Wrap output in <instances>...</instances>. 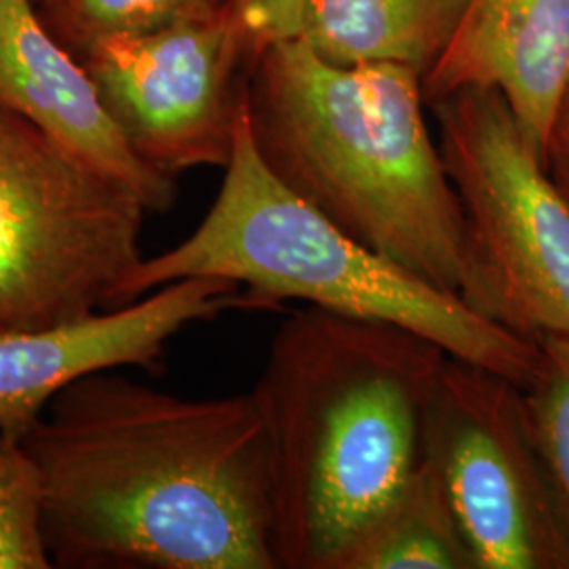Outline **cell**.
<instances>
[{
  "label": "cell",
  "instance_id": "ac0fdd59",
  "mask_svg": "<svg viewBox=\"0 0 569 569\" xmlns=\"http://www.w3.org/2000/svg\"><path fill=\"white\" fill-rule=\"evenodd\" d=\"M550 152L563 154L569 159V87L561 100V106H559V112H557L552 140H550Z\"/></svg>",
  "mask_w": 569,
  "mask_h": 569
},
{
  "label": "cell",
  "instance_id": "2e32d148",
  "mask_svg": "<svg viewBox=\"0 0 569 569\" xmlns=\"http://www.w3.org/2000/svg\"><path fill=\"white\" fill-rule=\"evenodd\" d=\"M42 540L41 472L26 446L0 430V569H51Z\"/></svg>",
  "mask_w": 569,
  "mask_h": 569
},
{
  "label": "cell",
  "instance_id": "5b68a950",
  "mask_svg": "<svg viewBox=\"0 0 569 569\" xmlns=\"http://www.w3.org/2000/svg\"><path fill=\"white\" fill-rule=\"evenodd\" d=\"M465 211L458 296L489 323L540 342L569 338V199L496 89L428 106Z\"/></svg>",
  "mask_w": 569,
  "mask_h": 569
},
{
  "label": "cell",
  "instance_id": "30bf717a",
  "mask_svg": "<svg viewBox=\"0 0 569 569\" xmlns=\"http://www.w3.org/2000/svg\"><path fill=\"white\" fill-rule=\"evenodd\" d=\"M0 106L127 186L148 211L176 203V178L129 148L82 61L51 34L32 0H0Z\"/></svg>",
  "mask_w": 569,
  "mask_h": 569
},
{
  "label": "cell",
  "instance_id": "8992f818",
  "mask_svg": "<svg viewBox=\"0 0 569 569\" xmlns=\"http://www.w3.org/2000/svg\"><path fill=\"white\" fill-rule=\"evenodd\" d=\"M146 211L127 186L0 106V333L114 308L142 264Z\"/></svg>",
  "mask_w": 569,
  "mask_h": 569
},
{
  "label": "cell",
  "instance_id": "5bb4252c",
  "mask_svg": "<svg viewBox=\"0 0 569 569\" xmlns=\"http://www.w3.org/2000/svg\"><path fill=\"white\" fill-rule=\"evenodd\" d=\"M226 0H53L41 7L44 26L77 58L96 42L138 37L218 13Z\"/></svg>",
  "mask_w": 569,
  "mask_h": 569
},
{
  "label": "cell",
  "instance_id": "7c38bea8",
  "mask_svg": "<svg viewBox=\"0 0 569 569\" xmlns=\"http://www.w3.org/2000/svg\"><path fill=\"white\" fill-rule=\"evenodd\" d=\"M465 7L467 0H306L300 41L338 66L399 63L425 77Z\"/></svg>",
  "mask_w": 569,
  "mask_h": 569
},
{
  "label": "cell",
  "instance_id": "ba28073f",
  "mask_svg": "<svg viewBox=\"0 0 569 569\" xmlns=\"http://www.w3.org/2000/svg\"><path fill=\"white\" fill-rule=\"evenodd\" d=\"M79 60L143 163L171 178L228 164L249 68L228 0L207 18L96 42Z\"/></svg>",
  "mask_w": 569,
  "mask_h": 569
},
{
  "label": "cell",
  "instance_id": "d6986e66",
  "mask_svg": "<svg viewBox=\"0 0 569 569\" xmlns=\"http://www.w3.org/2000/svg\"><path fill=\"white\" fill-rule=\"evenodd\" d=\"M550 176L555 178L557 186L563 190V194L569 199V159L563 154L550 152L549 154Z\"/></svg>",
  "mask_w": 569,
  "mask_h": 569
},
{
  "label": "cell",
  "instance_id": "4fadbf2b",
  "mask_svg": "<svg viewBox=\"0 0 569 569\" xmlns=\"http://www.w3.org/2000/svg\"><path fill=\"white\" fill-rule=\"evenodd\" d=\"M338 569H479L446 488L425 456L355 536Z\"/></svg>",
  "mask_w": 569,
  "mask_h": 569
},
{
  "label": "cell",
  "instance_id": "8fae6325",
  "mask_svg": "<svg viewBox=\"0 0 569 569\" xmlns=\"http://www.w3.org/2000/svg\"><path fill=\"white\" fill-rule=\"evenodd\" d=\"M568 87L569 0H467L422 77L427 106L465 89H496L547 161Z\"/></svg>",
  "mask_w": 569,
  "mask_h": 569
},
{
  "label": "cell",
  "instance_id": "9a60e30c",
  "mask_svg": "<svg viewBox=\"0 0 569 569\" xmlns=\"http://www.w3.org/2000/svg\"><path fill=\"white\" fill-rule=\"evenodd\" d=\"M540 363L523 387L529 430L569 523V338L545 336Z\"/></svg>",
  "mask_w": 569,
  "mask_h": 569
},
{
  "label": "cell",
  "instance_id": "3957f363",
  "mask_svg": "<svg viewBox=\"0 0 569 569\" xmlns=\"http://www.w3.org/2000/svg\"><path fill=\"white\" fill-rule=\"evenodd\" d=\"M244 106L266 167L346 234L458 293L465 211L425 119L422 74L338 66L300 39L247 68Z\"/></svg>",
  "mask_w": 569,
  "mask_h": 569
},
{
  "label": "cell",
  "instance_id": "9c48e42d",
  "mask_svg": "<svg viewBox=\"0 0 569 569\" xmlns=\"http://www.w3.org/2000/svg\"><path fill=\"white\" fill-rule=\"evenodd\" d=\"M243 308L241 287L192 277L87 319L0 333V430L21 441L63 388L100 369L154 367L182 329Z\"/></svg>",
  "mask_w": 569,
  "mask_h": 569
},
{
  "label": "cell",
  "instance_id": "277c9868",
  "mask_svg": "<svg viewBox=\"0 0 569 569\" xmlns=\"http://www.w3.org/2000/svg\"><path fill=\"white\" fill-rule=\"evenodd\" d=\"M222 188L203 222L182 243L146 260L122 283L114 308L192 277L241 287L243 308L306 302L357 319L422 333L451 357L488 367L528 387L540 346L472 312L458 293L359 243L293 194L266 167L241 103Z\"/></svg>",
  "mask_w": 569,
  "mask_h": 569
},
{
  "label": "cell",
  "instance_id": "52a82bcc",
  "mask_svg": "<svg viewBox=\"0 0 569 569\" xmlns=\"http://www.w3.org/2000/svg\"><path fill=\"white\" fill-rule=\"evenodd\" d=\"M422 456L439 475L479 569H569V523L529 430L523 388L449 355Z\"/></svg>",
  "mask_w": 569,
  "mask_h": 569
},
{
  "label": "cell",
  "instance_id": "7a4b0ae2",
  "mask_svg": "<svg viewBox=\"0 0 569 569\" xmlns=\"http://www.w3.org/2000/svg\"><path fill=\"white\" fill-rule=\"evenodd\" d=\"M448 357L407 327L315 306L279 326L251 390L264 427L277 568L338 569L418 467Z\"/></svg>",
  "mask_w": 569,
  "mask_h": 569
},
{
  "label": "cell",
  "instance_id": "e0dca14e",
  "mask_svg": "<svg viewBox=\"0 0 569 569\" xmlns=\"http://www.w3.org/2000/svg\"><path fill=\"white\" fill-rule=\"evenodd\" d=\"M239 23L249 63L277 42L300 39L306 0H228Z\"/></svg>",
  "mask_w": 569,
  "mask_h": 569
},
{
  "label": "cell",
  "instance_id": "6da1fadb",
  "mask_svg": "<svg viewBox=\"0 0 569 569\" xmlns=\"http://www.w3.org/2000/svg\"><path fill=\"white\" fill-rule=\"evenodd\" d=\"M21 443L41 472L53 568L279 569L251 392L190 401L100 369Z\"/></svg>",
  "mask_w": 569,
  "mask_h": 569
},
{
  "label": "cell",
  "instance_id": "ffe728a7",
  "mask_svg": "<svg viewBox=\"0 0 569 569\" xmlns=\"http://www.w3.org/2000/svg\"><path fill=\"white\" fill-rule=\"evenodd\" d=\"M32 2H34V7H37V9H41V7H47V4H51L53 0H32Z\"/></svg>",
  "mask_w": 569,
  "mask_h": 569
}]
</instances>
